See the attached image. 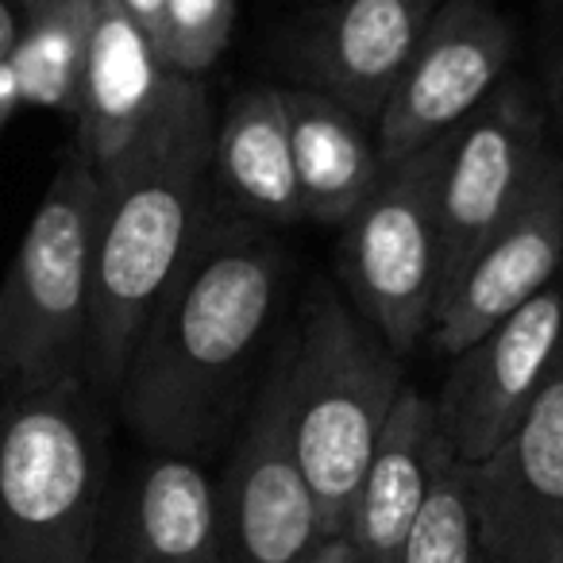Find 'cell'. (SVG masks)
Segmentation results:
<instances>
[{
  "mask_svg": "<svg viewBox=\"0 0 563 563\" xmlns=\"http://www.w3.org/2000/svg\"><path fill=\"white\" fill-rule=\"evenodd\" d=\"M286 255L263 224L209 205L155 301L112 398L147 452L205 460L235 429L266 371Z\"/></svg>",
  "mask_w": 563,
  "mask_h": 563,
  "instance_id": "1",
  "label": "cell"
},
{
  "mask_svg": "<svg viewBox=\"0 0 563 563\" xmlns=\"http://www.w3.org/2000/svg\"><path fill=\"white\" fill-rule=\"evenodd\" d=\"M212 124L201 81L170 74L147 128L97 170L86 383L101 401L117 398L151 309L205 224Z\"/></svg>",
  "mask_w": 563,
  "mask_h": 563,
  "instance_id": "2",
  "label": "cell"
},
{
  "mask_svg": "<svg viewBox=\"0 0 563 563\" xmlns=\"http://www.w3.org/2000/svg\"><path fill=\"white\" fill-rule=\"evenodd\" d=\"M406 386L401 355L336 286H317L286 340V429L324 537H344L363 471Z\"/></svg>",
  "mask_w": 563,
  "mask_h": 563,
  "instance_id": "3",
  "label": "cell"
},
{
  "mask_svg": "<svg viewBox=\"0 0 563 563\" xmlns=\"http://www.w3.org/2000/svg\"><path fill=\"white\" fill-rule=\"evenodd\" d=\"M109 417L86 378L0 394V563H93Z\"/></svg>",
  "mask_w": 563,
  "mask_h": 563,
  "instance_id": "4",
  "label": "cell"
},
{
  "mask_svg": "<svg viewBox=\"0 0 563 563\" xmlns=\"http://www.w3.org/2000/svg\"><path fill=\"white\" fill-rule=\"evenodd\" d=\"M97 170L74 143L0 286V394L86 378Z\"/></svg>",
  "mask_w": 563,
  "mask_h": 563,
  "instance_id": "5",
  "label": "cell"
},
{
  "mask_svg": "<svg viewBox=\"0 0 563 563\" xmlns=\"http://www.w3.org/2000/svg\"><path fill=\"white\" fill-rule=\"evenodd\" d=\"M440 151L444 140L383 166L367 201L340 224V274L355 313L401 360L429 336L444 286V228L437 205Z\"/></svg>",
  "mask_w": 563,
  "mask_h": 563,
  "instance_id": "6",
  "label": "cell"
},
{
  "mask_svg": "<svg viewBox=\"0 0 563 563\" xmlns=\"http://www.w3.org/2000/svg\"><path fill=\"white\" fill-rule=\"evenodd\" d=\"M217 540L220 563H313L332 540L286 429V340L271 352L217 483Z\"/></svg>",
  "mask_w": 563,
  "mask_h": 563,
  "instance_id": "7",
  "label": "cell"
},
{
  "mask_svg": "<svg viewBox=\"0 0 563 563\" xmlns=\"http://www.w3.org/2000/svg\"><path fill=\"white\" fill-rule=\"evenodd\" d=\"M514 47L509 20L486 0H444L375 124L378 163L394 166L455 132L506 81Z\"/></svg>",
  "mask_w": 563,
  "mask_h": 563,
  "instance_id": "8",
  "label": "cell"
},
{
  "mask_svg": "<svg viewBox=\"0 0 563 563\" xmlns=\"http://www.w3.org/2000/svg\"><path fill=\"white\" fill-rule=\"evenodd\" d=\"M548 155L544 109L525 81H501L455 132L444 135L437 170L444 282L517 209Z\"/></svg>",
  "mask_w": 563,
  "mask_h": 563,
  "instance_id": "9",
  "label": "cell"
},
{
  "mask_svg": "<svg viewBox=\"0 0 563 563\" xmlns=\"http://www.w3.org/2000/svg\"><path fill=\"white\" fill-rule=\"evenodd\" d=\"M560 355L563 278H555L517 313L452 355V371L432 401L455 460L467 467L483 463L517 429Z\"/></svg>",
  "mask_w": 563,
  "mask_h": 563,
  "instance_id": "10",
  "label": "cell"
},
{
  "mask_svg": "<svg viewBox=\"0 0 563 563\" xmlns=\"http://www.w3.org/2000/svg\"><path fill=\"white\" fill-rule=\"evenodd\" d=\"M563 266V158L548 155L517 209L463 258L432 309L429 336L440 355H460L486 329L532 301Z\"/></svg>",
  "mask_w": 563,
  "mask_h": 563,
  "instance_id": "11",
  "label": "cell"
},
{
  "mask_svg": "<svg viewBox=\"0 0 563 563\" xmlns=\"http://www.w3.org/2000/svg\"><path fill=\"white\" fill-rule=\"evenodd\" d=\"M486 563H560L563 552V355L517 429L471 467Z\"/></svg>",
  "mask_w": 563,
  "mask_h": 563,
  "instance_id": "12",
  "label": "cell"
},
{
  "mask_svg": "<svg viewBox=\"0 0 563 563\" xmlns=\"http://www.w3.org/2000/svg\"><path fill=\"white\" fill-rule=\"evenodd\" d=\"M440 4L444 0H329L301 24L290 66L301 86L329 93L375 128Z\"/></svg>",
  "mask_w": 563,
  "mask_h": 563,
  "instance_id": "13",
  "label": "cell"
},
{
  "mask_svg": "<svg viewBox=\"0 0 563 563\" xmlns=\"http://www.w3.org/2000/svg\"><path fill=\"white\" fill-rule=\"evenodd\" d=\"M93 563H220L217 483L201 460L147 452L109 483Z\"/></svg>",
  "mask_w": 563,
  "mask_h": 563,
  "instance_id": "14",
  "label": "cell"
},
{
  "mask_svg": "<svg viewBox=\"0 0 563 563\" xmlns=\"http://www.w3.org/2000/svg\"><path fill=\"white\" fill-rule=\"evenodd\" d=\"M452 460L455 455L440 429L437 401L406 386L347 514L344 537L360 563H401L432 483Z\"/></svg>",
  "mask_w": 563,
  "mask_h": 563,
  "instance_id": "15",
  "label": "cell"
},
{
  "mask_svg": "<svg viewBox=\"0 0 563 563\" xmlns=\"http://www.w3.org/2000/svg\"><path fill=\"white\" fill-rule=\"evenodd\" d=\"M170 70L158 58L151 35L120 9V0L97 4L86 70L78 89V147L93 170L109 166L135 143L155 117Z\"/></svg>",
  "mask_w": 563,
  "mask_h": 563,
  "instance_id": "16",
  "label": "cell"
},
{
  "mask_svg": "<svg viewBox=\"0 0 563 563\" xmlns=\"http://www.w3.org/2000/svg\"><path fill=\"white\" fill-rule=\"evenodd\" d=\"M212 181L232 197L240 217L255 224H298L301 209L294 174L290 124L278 86H251L232 97L212 124Z\"/></svg>",
  "mask_w": 563,
  "mask_h": 563,
  "instance_id": "17",
  "label": "cell"
},
{
  "mask_svg": "<svg viewBox=\"0 0 563 563\" xmlns=\"http://www.w3.org/2000/svg\"><path fill=\"white\" fill-rule=\"evenodd\" d=\"M282 101L306 220L344 224L383 178L371 124L309 86L282 89Z\"/></svg>",
  "mask_w": 563,
  "mask_h": 563,
  "instance_id": "18",
  "label": "cell"
},
{
  "mask_svg": "<svg viewBox=\"0 0 563 563\" xmlns=\"http://www.w3.org/2000/svg\"><path fill=\"white\" fill-rule=\"evenodd\" d=\"M97 4L101 0H55L47 9L27 12L20 43L9 58L20 101L70 112V117L78 112V89Z\"/></svg>",
  "mask_w": 563,
  "mask_h": 563,
  "instance_id": "19",
  "label": "cell"
},
{
  "mask_svg": "<svg viewBox=\"0 0 563 563\" xmlns=\"http://www.w3.org/2000/svg\"><path fill=\"white\" fill-rule=\"evenodd\" d=\"M401 563H486L471 506V467L452 460L417 517Z\"/></svg>",
  "mask_w": 563,
  "mask_h": 563,
  "instance_id": "20",
  "label": "cell"
},
{
  "mask_svg": "<svg viewBox=\"0 0 563 563\" xmlns=\"http://www.w3.org/2000/svg\"><path fill=\"white\" fill-rule=\"evenodd\" d=\"M235 0H166L158 58L170 74L197 78L232 40Z\"/></svg>",
  "mask_w": 563,
  "mask_h": 563,
  "instance_id": "21",
  "label": "cell"
},
{
  "mask_svg": "<svg viewBox=\"0 0 563 563\" xmlns=\"http://www.w3.org/2000/svg\"><path fill=\"white\" fill-rule=\"evenodd\" d=\"M24 20H27V12L20 9L16 0H0V63H9L12 51H16Z\"/></svg>",
  "mask_w": 563,
  "mask_h": 563,
  "instance_id": "22",
  "label": "cell"
},
{
  "mask_svg": "<svg viewBox=\"0 0 563 563\" xmlns=\"http://www.w3.org/2000/svg\"><path fill=\"white\" fill-rule=\"evenodd\" d=\"M163 4L166 0H120V9H124L128 16H132L135 24L151 35L155 51H158V40H163Z\"/></svg>",
  "mask_w": 563,
  "mask_h": 563,
  "instance_id": "23",
  "label": "cell"
},
{
  "mask_svg": "<svg viewBox=\"0 0 563 563\" xmlns=\"http://www.w3.org/2000/svg\"><path fill=\"white\" fill-rule=\"evenodd\" d=\"M20 89H16V74H12L9 63H0V132H4V124L12 120V112L20 109Z\"/></svg>",
  "mask_w": 563,
  "mask_h": 563,
  "instance_id": "24",
  "label": "cell"
},
{
  "mask_svg": "<svg viewBox=\"0 0 563 563\" xmlns=\"http://www.w3.org/2000/svg\"><path fill=\"white\" fill-rule=\"evenodd\" d=\"M313 563H360V555L352 552L347 537H332V540H324V548L317 552Z\"/></svg>",
  "mask_w": 563,
  "mask_h": 563,
  "instance_id": "25",
  "label": "cell"
},
{
  "mask_svg": "<svg viewBox=\"0 0 563 563\" xmlns=\"http://www.w3.org/2000/svg\"><path fill=\"white\" fill-rule=\"evenodd\" d=\"M555 97H560V104H563V51H560V58H555Z\"/></svg>",
  "mask_w": 563,
  "mask_h": 563,
  "instance_id": "26",
  "label": "cell"
},
{
  "mask_svg": "<svg viewBox=\"0 0 563 563\" xmlns=\"http://www.w3.org/2000/svg\"><path fill=\"white\" fill-rule=\"evenodd\" d=\"M16 4L24 12H40V9H47V4H55V0H16Z\"/></svg>",
  "mask_w": 563,
  "mask_h": 563,
  "instance_id": "27",
  "label": "cell"
},
{
  "mask_svg": "<svg viewBox=\"0 0 563 563\" xmlns=\"http://www.w3.org/2000/svg\"><path fill=\"white\" fill-rule=\"evenodd\" d=\"M560 563H563V552H560Z\"/></svg>",
  "mask_w": 563,
  "mask_h": 563,
  "instance_id": "28",
  "label": "cell"
},
{
  "mask_svg": "<svg viewBox=\"0 0 563 563\" xmlns=\"http://www.w3.org/2000/svg\"><path fill=\"white\" fill-rule=\"evenodd\" d=\"M321 4H329V0H321Z\"/></svg>",
  "mask_w": 563,
  "mask_h": 563,
  "instance_id": "29",
  "label": "cell"
}]
</instances>
